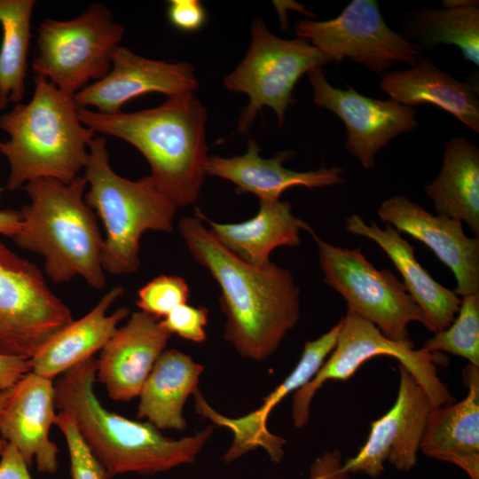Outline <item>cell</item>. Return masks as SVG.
<instances>
[{
  "label": "cell",
  "mask_w": 479,
  "mask_h": 479,
  "mask_svg": "<svg viewBox=\"0 0 479 479\" xmlns=\"http://www.w3.org/2000/svg\"><path fill=\"white\" fill-rule=\"evenodd\" d=\"M178 227L195 261L220 287L225 341L245 358L271 357L300 319V289L291 271L271 262H245L224 247L196 213L181 219Z\"/></svg>",
  "instance_id": "cell-1"
},
{
  "label": "cell",
  "mask_w": 479,
  "mask_h": 479,
  "mask_svg": "<svg viewBox=\"0 0 479 479\" xmlns=\"http://www.w3.org/2000/svg\"><path fill=\"white\" fill-rule=\"evenodd\" d=\"M94 132L122 139L148 161L156 188L177 208L194 203L204 184L207 110L195 92L168 97L159 106L102 114L79 107Z\"/></svg>",
  "instance_id": "cell-2"
},
{
  "label": "cell",
  "mask_w": 479,
  "mask_h": 479,
  "mask_svg": "<svg viewBox=\"0 0 479 479\" xmlns=\"http://www.w3.org/2000/svg\"><path fill=\"white\" fill-rule=\"evenodd\" d=\"M96 359L67 370L54 384L55 404L68 411L82 440L108 477L134 472L153 475L192 463L209 440L214 428L178 440L164 436L149 422H140L106 409L94 392Z\"/></svg>",
  "instance_id": "cell-3"
},
{
  "label": "cell",
  "mask_w": 479,
  "mask_h": 479,
  "mask_svg": "<svg viewBox=\"0 0 479 479\" xmlns=\"http://www.w3.org/2000/svg\"><path fill=\"white\" fill-rule=\"evenodd\" d=\"M74 96L46 78L35 76L29 102L16 104L0 116V129L9 139L0 140V153L10 173L6 187L15 191L39 178L69 184L84 169L95 132L82 124Z\"/></svg>",
  "instance_id": "cell-4"
},
{
  "label": "cell",
  "mask_w": 479,
  "mask_h": 479,
  "mask_svg": "<svg viewBox=\"0 0 479 479\" xmlns=\"http://www.w3.org/2000/svg\"><path fill=\"white\" fill-rule=\"evenodd\" d=\"M87 181L69 184L52 178L27 183L29 203L20 210L21 224L12 238L22 248L43 255L44 271L56 283L82 277L101 290L106 280L101 263L104 246L96 213L84 200Z\"/></svg>",
  "instance_id": "cell-5"
},
{
  "label": "cell",
  "mask_w": 479,
  "mask_h": 479,
  "mask_svg": "<svg viewBox=\"0 0 479 479\" xmlns=\"http://www.w3.org/2000/svg\"><path fill=\"white\" fill-rule=\"evenodd\" d=\"M83 177L90 186L84 200L101 218L106 232L101 255L104 271L114 275L137 272L142 234L171 232L177 208L150 176L132 181L116 174L104 137H94L90 143Z\"/></svg>",
  "instance_id": "cell-6"
},
{
  "label": "cell",
  "mask_w": 479,
  "mask_h": 479,
  "mask_svg": "<svg viewBox=\"0 0 479 479\" xmlns=\"http://www.w3.org/2000/svg\"><path fill=\"white\" fill-rule=\"evenodd\" d=\"M307 232L316 242L324 282L343 297L347 310L400 343L413 345L408 332L411 322L430 331L426 315L393 272L377 269L360 247H337L321 240L310 227Z\"/></svg>",
  "instance_id": "cell-7"
},
{
  "label": "cell",
  "mask_w": 479,
  "mask_h": 479,
  "mask_svg": "<svg viewBox=\"0 0 479 479\" xmlns=\"http://www.w3.org/2000/svg\"><path fill=\"white\" fill-rule=\"evenodd\" d=\"M37 32L38 54L32 63L35 75L74 96L110 72L124 27L105 5L94 3L72 20L45 19Z\"/></svg>",
  "instance_id": "cell-8"
},
{
  "label": "cell",
  "mask_w": 479,
  "mask_h": 479,
  "mask_svg": "<svg viewBox=\"0 0 479 479\" xmlns=\"http://www.w3.org/2000/svg\"><path fill=\"white\" fill-rule=\"evenodd\" d=\"M251 35L246 56L223 82L228 90L249 98L239 119L240 133L249 130L263 106L273 110L278 125L282 126L286 111L295 102L293 90L298 80L314 68L332 62L307 40L275 35L262 19L255 20Z\"/></svg>",
  "instance_id": "cell-9"
},
{
  "label": "cell",
  "mask_w": 479,
  "mask_h": 479,
  "mask_svg": "<svg viewBox=\"0 0 479 479\" xmlns=\"http://www.w3.org/2000/svg\"><path fill=\"white\" fill-rule=\"evenodd\" d=\"M334 349L315 376L293 397L292 416L295 428L306 426L316 392L330 380L347 381L365 362L377 356L397 358L424 389L433 407L454 402L447 386L440 380L436 364L442 356L413 345L393 342L369 321L346 311Z\"/></svg>",
  "instance_id": "cell-10"
},
{
  "label": "cell",
  "mask_w": 479,
  "mask_h": 479,
  "mask_svg": "<svg viewBox=\"0 0 479 479\" xmlns=\"http://www.w3.org/2000/svg\"><path fill=\"white\" fill-rule=\"evenodd\" d=\"M73 320L41 270L0 242V354L30 360Z\"/></svg>",
  "instance_id": "cell-11"
},
{
  "label": "cell",
  "mask_w": 479,
  "mask_h": 479,
  "mask_svg": "<svg viewBox=\"0 0 479 479\" xmlns=\"http://www.w3.org/2000/svg\"><path fill=\"white\" fill-rule=\"evenodd\" d=\"M294 34L331 61L349 58L375 74L396 63L413 66L421 54L419 45L388 26L375 0H352L331 20H301Z\"/></svg>",
  "instance_id": "cell-12"
},
{
  "label": "cell",
  "mask_w": 479,
  "mask_h": 479,
  "mask_svg": "<svg viewBox=\"0 0 479 479\" xmlns=\"http://www.w3.org/2000/svg\"><path fill=\"white\" fill-rule=\"evenodd\" d=\"M316 106L326 108L344 123L346 149L365 169L374 168L375 156L396 137L419 126L416 109L392 99L368 98L349 85L332 86L321 67L308 74Z\"/></svg>",
  "instance_id": "cell-13"
},
{
  "label": "cell",
  "mask_w": 479,
  "mask_h": 479,
  "mask_svg": "<svg viewBox=\"0 0 479 479\" xmlns=\"http://www.w3.org/2000/svg\"><path fill=\"white\" fill-rule=\"evenodd\" d=\"M398 366L399 388L393 406L371 422L365 444L356 456L343 461L344 472L363 473L376 478L384 471L386 461L399 471H409L416 465L433 406L412 374L401 364Z\"/></svg>",
  "instance_id": "cell-14"
},
{
  "label": "cell",
  "mask_w": 479,
  "mask_h": 479,
  "mask_svg": "<svg viewBox=\"0 0 479 479\" xmlns=\"http://www.w3.org/2000/svg\"><path fill=\"white\" fill-rule=\"evenodd\" d=\"M340 329L339 321L320 337L306 342L294 370L263 398V404L258 409L246 415L235 418L224 416L208 404L200 390L193 393L196 412L214 424L228 428L232 435V443L223 457L224 462H232L258 448L263 449L275 463L283 459L287 440L270 432L267 427L269 415L287 395L302 388L315 376L334 349Z\"/></svg>",
  "instance_id": "cell-15"
},
{
  "label": "cell",
  "mask_w": 479,
  "mask_h": 479,
  "mask_svg": "<svg viewBox=\"0 0 479 479\" xmlns=\"http://www.w3.org/2000/svg\"><path fill=\"white\" fill-rule=\"evenodd\" d=\"M110 72L74 95L80 108L93 106L107 114L121 112L130 99L151 92L172 97L195 92L199 82L188 62L170 63L144 58L117 46L111 57Z\"/></svg>",
  "instance_id": "cell-16"
},
{
  "label": "cell",
  "mask_w": 479,
  "mask_h": 479,
  "mask_svg": "<svg viewBox=\"0 0 479 479\" xmlns=\"http://www.w3.org/2000/svg\"><path fill=\"white\" fill-rule=\"evenodd\" d=\"M377 213L382 222L433 251L452 271L458 296L479 294V239L467 237L462 222L433 215L404 195L387 199Z\"/></svg>",
  "instance_id": "cell-17"
},
{
  "label": "cell",
  "mask_w": 479,
  "mask_h": 479,
  "mask_svg": "<svg viewBox=\"0 0 479 479\" xmlns=\"http://www.w3.org/2000/svg\"><path fill=\"white\" fill-rule=\"evenodd\" d=\"M170 335L159 319L142 310L134 311L116 329L96 359V377L110 398L130 401L138 397Z\"/></svg>",
  "instance_id": "cell-18"
},
{
  "label": "cell",
  "mask_w": 479,
  "mask_h": 479,
  "mask_svg": "<svg viewBox=\"0 0 479 479\" xmlns=\"http://www.w3.org/2000/svg\"><path fill=\"white\" fill-rule=\"evenodd\" d=\"M53 379L32 371L12 388L0 412V436L12 444L30 466L53 474L58 468V446L50 439V428L55 412Z\"/></svg>",
  "instance_id": "cell-19"
},
{
  "label": "cell",
  "mask_w": 479,
  "mask_h": 479,
  "mask_svg": "<svg viewBox=\"0 0 479 479\" xmlns=\"http://www.w3.org/2000/svg\"><path fill=\"white\" fill-rule=\"evenodd\" d=\"M259 152V145L250 138L247 152L242 155L232 158L208 156L206 174L232 182L238 193H254L263 200H279L280 195L293 186L313 189L341 185L344 181V171L337 166L310 171L287 169L284 162L294 155L291 149L279 152L271 158H263Z\"/></svg>",
  "instance_id": "cell-20"
},
{
  "label": "cell",
  "mask_w": 479,
  "mask_h": 479,
  "mask_svg": "<svg viewBox=\"0 0 479 479\" xmlns=\"http://www.w3.org/2000/svg\"><path fill=\"white\" fill-rule=\"evenodd\" d=\"M463 382L468 389L463 400L430 411L420 450L479 479V366L468 364Z\"/></svg>",
  "instance_id": "cell-21"
},
{
  "label": "cell",
  "mask_w": 479,
  "mask_h": 479,
  "mask_svg": "<svg viewBox=\"0 0 479 479\" xmlns=\"http://www.w3.org/2000/svg\"><path fill=\"white\" fill-rule=\"evenodd\" d=\"M346 231L374 241L389 257L403 278L408 294L426 315L430 331L447 328L458 313L461 299L435 280L415 257L414 247L399 232L386 224H366L362 216L352 214L346 218Z\"/></svg>",
  "instance_id": "cell-22"
},
{
  "label": "cell",
  "mask_w": 479,
  "mask_h": 479,
  "mask_svg": "<svg viewBox=\"0 0 479 479\" xmlns=\"http://www.w3.org/2000/svg\"><path fill=\"white\" fill-rule=\"evenodd\" d=\"M379 85L390 99L401 105L436 106L479 133L477 90L438 68L428 56L420 54L410 68L384 73Z\"/></svg>",
  "instance_id": "cell-23"
},
{
  "label": "cell",
  "mask_w": 479,
  "mask_h": 479,
  "mask_svg": "<svg viewBox=\"0 0 479 479\" xmlns=\"http://www.w3.org/2000/svg\"><path fill=\"white\" fill-rule=\"evenodd\" d=\"M123 293L122 287H113L85 316L73 320L52 335L30 359L31 371L53 379L93 357L114 334L118 323L130 315L126 307L117 309L111 315L106 314Z\"/></svg>",
  "instance_id": "cell-24"
},
{
  "label": "cell",
  "mask_w": 479,
  "mask_h": 479,
  "mask_svg": "<svg viewBox=\"0 0 479 479\" xmlns=\"http://www.w3.org/2000/svg\"><path fill=\"white\" fill-rule=\"evenodd\" d=\"M195 213L208 224L214 237L229 251L247 263L263 265L279 247H298L300 232L310 225L295 216L287 200H260L259 209L252 218L232 224H221L208 218L199 208Z\"/></svg>",
  "instance_id": "cell-25"
},
{
  "label": "cell",
  "mask_w": 479,
  "mask_h": 479,
  "mask_svg": "<svg viewBox=\"0 0 479 479\" xmlns=\"http://www.w3.org/2000/svg\"><path fill=\"white\" fill-rule=\"evenodd\" d=\"M204 366L177 349L164 350L155 362L140 393L137 417L157 429L185 430L186 399L198 389Z\"/></svg>",
  "instance_id": "cell-26"
},
{
  "label": "cell",
  "mask_w": 479,
  "mask_h": 479,
  "mask_svg": "<svg viewBox=\"0 0 479 479\" xmlns=\"http://www.w3.org/2000/svg\"><path fill=\"white\" fill-rule=\"evenodd\" d=\"M436 215L465 222L479 234V149L461 136L444 146L437 177L425 185Z\"/></svg>",
  "instance_id": "cell-27"
},
{
  "label": "cell",
  "mask_w": 479,
  "mask_h": 479,
  "mask_svg": "<svg viewBox=\"0 0 479 479\" xmlns=\"http://www.w3.org/2000/svg\"><path fill=\"white\" fill-rule=\"evenodd\" d=\"M34 0H0V109L25 94Z\"/></svg>",
  "instance_id": "cell-28"
},
{
  "label": "cell",
  "mask_w": 479,
  "mask_h": 479,
  "mask_svg": "<svg viewBox=\"0 0 479 479\" xmlns=\"http://www.w3.org/2000/svg\"><path fill=\"white\" fill-rule=\"evenodd\" d=\"M419 41L421 48L439 43L455 45L465 59L479 66V8L471 4L455 8H423L412 14L402 33Z\"/></svg>",
  "instance_id": "cell-29"
},
{
  "label": "cell",
  "mask_w": 479,
  "mask_h": 479,
  "mask_svg": "<svg viewBox=\"0 0 479 479\" xmlns=\"http://www.w3.org/2000/svg\"><path fill=\"white\" fill-rule=\"evenodd\" d=\"M422 349L461 357L479 366V294L462 297L458 316L424 342Z\"/></svg>",
  "instance_id": "cell-30"
},
{
  "label": "cell",
  "mask_w": 479,
  "mask_h": 479,
  "mask_svg": "<svg viewBox=\"0 0 479 479\" xmlns=\"http://www.w3.org/2000/svg\"><path fill=\"white\" fill-rule=\"evenodd\" d=\"M189 295V287L183 278L161 275L139 289L137 306L160 320L177 306L186 303Z\"/></svg>",
  "instance_id": "cell-31"
},
{
  "label": "cell",
  "mask_w": 479,
  "mask_h": 479,
  "mask_svg": "<svg viewBox=\"0 0 479 479\" xmlns=\"http://www.w3.org/2000/svg\"><path fill=\"white\" fill-rule=\"evenodd\" d=\"M53 424L59 428L67 442L72 479H109L103 466L80 436L68 411L60 410L56 413Z\"/></svg>",
  "instance_id": "cell-32"
},
{
  "label": "cell",
  "mask_w": 479,
  "mask_h": 479,
  "mask_svg": "<svg viewBox=\"0 0 479 479\" xmlns=\"http://www.w3.org/2000/svg\"><path fill=\"white\" fill-rule=\"evenodd\" d=\"M208 309L193 307L186 303L174 308L162 320L161 326L170 334L193 342H203L207 339L206 325L208 322Z\"/></svg>",
  "instance_id": "cell-33"
},
{
  "label": "cell",
  "mask_w": 479,
  "mask_h": 479,
  "mask_svg": "<svg viewBox=\"0 0 479 479\" xmlns=\"http://www.w3.org/2000/svg\"><path fill=\"white\" fill-rule=\"evenodd\" d=\"M167 13L170 23L185 32L200 29L207 19L205 8L199 0H170Z\"/></svg>",
  "instance_id": "cell-34"
},
{
  "label": "cell",
  "mask_w": 479,
  "mask_h": 479,
  "mask_svg": "<svg viewBox=\"0 0 479 479\" xmlns=\"http://www.w3.org/2000/svg\"><path fill=\"white\" fill-rule=\"evenodd\" d=\"M342 463L340 451H326L311 463L308 479H353L342 469Z\"/></svg>",
  "instance_id": "cell-35"
},
{
  "label": "cell",
  "mask_w": 479,
  "mask_h": 479,
  "mask_svg": "<svg viewBox=\"0 0 479 479\" xmlns=\"http://www.w3.org/2000/svg\"><path fill=\"white\" fill-rule=\"evenodd\" d=\"M0 457V479H32L28 465L12 444H7Z\"/></svg>",
  "instance_id": "cell-36"
},
{
  "label": "cell",
  "mask_w": 479,
  "mask_h": 479,
  "mask_svg": "<svg viewBox=\"0 0 479 479\" xmlns=\"http://www.w3.org/2000/svg\"><path fill=\"white\" fill-rule=\"evenodd\" d=\"M30 371V360L0 354V389H12Z\"/></svg>",
  "instance_id": "cell-37"
},
{
  "label": "cell",
  "mask_w": 479,
  "mask_h": 479,
  "mask_svg": "<svg viewBox=\"0 0 479 479\" xmlns=\"http://www.w3.org/2000/svg\"><path fill=\"white\" fill-rule=\"evenodd\" d=\"M21 215L20 210H0V234L13 238L20 231Z\"/></svg>",
  "instance_id": "cell-38"
},
{
  "label": "cell",
  "mask_w": 479,
  "mask_h": 479,
  "mask_svg": "<svg viewBox=\"0 0 479 479\" xmlns=\"http://www.w3.org/2000/svg\"><path fill=\"white\" fill-rule=\"evenodd\" d=\"M471 4H478V1L475 0H445L444 1V8L463 7Z\"/></svg>",
  "instance_id": "cell-39"
},
{
  "label": "cell",
  "mask_w": 479,
  "mask_h": 479,
  "mask_svg": "<svg viewBox=\"0 0 479 479\" xmlns=\"http://www.w3.org/2000/svg\"><path fill=\"white\" fill-rule=\"evenodd\" d=\"M12 392V389H0V412L4 409L10 395Z\"/></svg>",
  "instance_id": "cell-40"
},
{
  "label": "cell",
  "mask_w": 479,
  "mask_h": 479,
  "mask_svg": "<svg viewBox=\"0 0 479 479\" xmlns=\"http://www.w3.org/2000/svg\"><path fill=\"white\" fill-rule=\"evenodd\" d=\"M7 444L8 443L4 439H3L2 436H0V456L4 452Z\"/></svg>",
  "instance_id": "cell-41"
},
{
  "label": "cell",
  "mask_w": 479,
  "mask_h": 479,
  "mask_svg": "<svg viewBox=\"0 0 479 479\" xmlns=\"http://www.w3.org/2000/svg\"><path fill=\"white\" fill-rule=\"evenodd\" d=\"M3 192V189L0 188V199H1V192Z\"/></svg>",
  "instance_id": "cell-42"
}]
</instances>
